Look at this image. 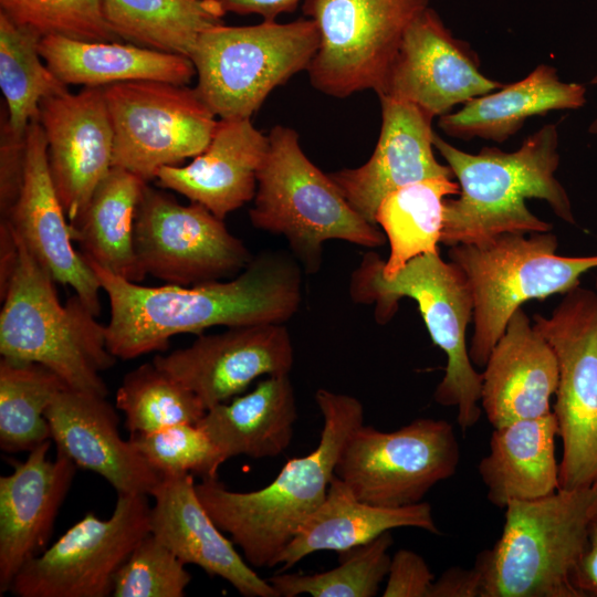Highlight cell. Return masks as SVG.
I'll use <instances>...</instances> for the list:
<instances>
[{
	"label": "cell",
	"instance_id": "obj_16",
	"mask_svg": "<svg viewBox=\"0 0 597 597\" xmlns=\"http://www.w3.org/2000/svg\"><path fill=\"white\" fill-rule=\"evenodd\" d=\"M153 362L191 390L206 410L242 394L261 376L290 374L294 350L283 323L228 327Z\"/></svg>",
	"mask_w": 597,
	"mask_h": 597
},
{
	"label": "cell",
	"instance_id": "obj_28",
	"mask_svg": "<svg viewBox=\"0 0 597 597\" xmlns=\"http://www.w3.org/2000/svg\"><path fill=\"white\" fill-rule=\"evenodd\" d=\"M296 419V399L287 374L266 376L252 391L208 409L197 425L226 462L237 455H280L291 444Z\"/></svg>",
	"mask_w": 597,
	"mask_h": 597
},
{
	"label": "cell",
	"instance_id": "obj_7",
	"mask_svg": "<svg viewBox=\"0 0 597 597\" xmlns=\"http://www.w3.org/2000/svg\"><path fill=\"white\" fill-rule=\"evenodd\" d=\"M258 172L251 223L283 235L307 273L322 263L323 243L343 240L367 248L381 247L385 234L347 202L328 174L304 154L295 129L276 125Z\"/></svg>",
	"mask_w": 597,
	"mask_h": 597
},
{
	"label": "cell",
	"instance_id": "obj_17",
	"mask_svg": "<svg viewBox=\"0 0 597 597\" xmlns=\"http://www.w3.org/2000/svg\"><path fill=\"white\" fill-rule=\"evenodd\" d=\"M502 86L480 72L476 53L428 7L406 30L377 95L412 103L434 118Z\"/></svg>",
	"mask_w": 597,
	"mask_h": 597
},
{
	"label": "cell",
	"instance_id": "obj_20",
	"mask_svg": "<svg viewBox=\"0 0 597 597\" xmlns=\"http://www.w3.org/2000/svg\"><path fill=\"white\" fill-rule=\"evenodd\" d=\"M51 441L11 461L0 476V596L20 568L48 547L55 519L78 469L65 454L49 457Z\"/></svg>",
	"mask_w": 597,
	"mask_h": 597
},
{
	"label": "cell",
	"instance_id": "obj_33",
	"mask_svg": "<svg viewBox=\"0 0 597 597\" xmlns=\"http://www.w3.org/2000/svg\"><path fill=\"white\" fill-rule=\"evenodd\" d=\"M459 191L453 178H431L404 186L381 200L375 219L390 245L388 260L379 258L378 262L385 279L394 277L419 255L439 253L444 201Z\"/></svg>",
	"mask_w": 597,
	"mask_h": 597
},
{
	"label": "cell",
	"instance_id": "obj_4",
	"mask_svg": "<svg viewBox=\"0 0 597 597\" xmlns=\"http://www.w3.org/2000/svg\"><path fill=\"white\" fill-rule=\"evenodd\" d=\"M17 239L18 263L0 295L1 357L41 364L69 388L106 397L101 373L117 360L106 326L75 293L61 304L50 272Z\"/></svg>",
	"mask_w": 597,
	"mask_h": 597
},
{
	"label": "cell",
	"instance_id": "obj_2",
	"mask_svg": "<svg viewBox=\"0 0 597 597\" xmlns=\"http://www.w3.org/2000/svg\"><path fill=\"white\" fill-rule=\"evenodd\" d=\"M315 401L323 418L317 447L289 460L270 484L238 492L218 476L196 483L209 515L252 567L276 566L280 554L325 500L346 439L364 423L363 405L353 396L320 388Z\"/></svg>",
	"mask_w": 597,
	"mask_h": 597
},
{
	"label": "cell",
	"instance_id": "obj_25",
	"mask_svg": "<svg viewBox=\"0 0 597 597\" xmlns=\"http://www.w3.org/2000/svg\"><path fill=\"white\" fill-rule=\"evenodd\" d=\"M269 149V136L251 118L219 119L207 148L186 166L159 170L157 182L224 220L251 201L258 172Z\"/></svg>",
	"mask_w": 597,
	"mask_h": 597
},
{
	"label": "cell",
	"instance_id": "obj_39",
	"mask_svg": "<svg viewBox=\"0 0 597 597\" xmlns=\"http://www.w3.org/2000/svg\"><path fill=\"white\" fill-rule=\"evenodd\" d=\"M145 460L161 475L191 473L201 479L218 476L224 462L208 434L195 423H178L163 429L129 434Z\"/></svg>",
	"mask_w": 597,
	"mask_h": 597
},
{
	"label": "cell",
	"instance_id": "obj_38",
	"mask_svg": "<svg viewBox=\"0 0 597 597\" xmlns=\"http://www.w3.org/2000/svg\"><path fill=\"white\" fill-rule=\"evenodd\" d=\"M0 12L40 39L119 40L103 15L101 0H0Z\"/></svg>",
	"mask_w": 597,
	"mask_h": 597
},
{
	"label": "cell",
	"instance_id": "obj_18",
	"mask_svg": "<svg viewBox=\"0 0 597 597\" xmlns=\"http://www.w3.org/2000/svg\"><path fill=\"white\" fill-rule=\"evenodd\" d=\"M39 123L51 178L71 222L113 168L114 132L103 87L44 98Z\"/></svg>",
	"mask_w": 597,
	"mask_h": 597
},
{
	"label": "cell",
	"instance_id": "obj_45",
	"mask_svg": "<svg viewBox=\"0 0 597 597\" xmlns=\"http://www.w3.org/2000/svg\"><path fill=\"white\" fill-rule=\"evenodd\" d=\"M226 13L241 15L256 14L263 21H275L283 14L294 11L301 0H217Z\"/></svg>",
	"mask_w": 597,
	"mask_h": 597
},
{
	"label": "cell",
	"instance_id": "obj_43",
	"mask_svg": "<svg viewBox=\"0 0 597 597\" xmlns=\"http://www.w3.org/2000/svg\"><path fill=\"white\" fill-rule=\"evenodd\" d=\"M429 597H483L480 572L453 566L434 578Z\"/></svg>",
	"mask_w": 597,
	"mask_h": 597
},
{
	"label": "cell",
	"instance_id": "obj_35",
	"mask_svg": "<svg viewBox=\"0 0 597 597\" xmlns=\"http://www.w3.org/2000/svg\"><path fill=\"white\" fill-rule=\"evenodd\" d=\"M40 40L0 12V87L9 124L20 136L31 122L39 121L44 98L69 90L41 61Z\"/></svg>",
	"mask_w": 597,
	"mask_h": 597
},
{
	"label": "cell",
	"instance_id": "obj_42",
	"mask_svg": "<svg viewBox=\"0 0 597 597\" xmlns=\"http://www.w3.org/2000/svg\"><path fill=\"white\" fill-rule=\"evenodd\" d=\"M425 558L400 548L391 557L384 597H429L434 580Z\"/></svg>",
	"mask_w": 597,
	"mask_h": 597
},
{
	"label": "cell",
	"instance_id": "obj_40",
	"mask_svg": "<svg viewBox=\"0 0 597 597\" xmlns=\"http://www.w3.org/2000/svg\"><path fill=\"white\" fill-rule=\"evenodd\" d=\"M191 575L172 551L145 535L115 575L113 597H184Z\"/></svg>",
	"mask_w": 597,
	"mask_h": 597
},
{
	"label": "cell",
	"instance_id": "obj_27",
	"mask_svg": "<svg viewBox=\"0 0 597 597\" xmlns=\"http://www.w3.org/2000/svg\"><path fill=\"white\" fill-rule=\"evenodd\" d=\"M558 427L553 411L495 427L490 449L478 465L491 504L504 509L513 501H530L559 489L555 454Z\"/></svg>",
	"mask_w": 597,
	"mask_h": 597
},
{
	"label": "cell",
	"instance_id": "obj_41",
	"mask_svg": "<svg viewBox=\"0 0 597 597\" xmlns=\"http://www.w3.org/2000/svg\"><path fill=\"white\" fill-rule=\"evenodd\" d=\"M0 129V213L7 219L13 209L23 185L25 169V135L15 134L1 111Z\"/></svg>",
	"mask_w": 597,
	"mask_h": 597
},
{
	"label": "cell",
	"instance_id": "obj_34",
	"mask_svg": "<svg viewBox=\"0 0 597 597\" xmlns=\"http://www.w3.org/2000/svg\"><path fill=\"white\" fill-rule=\"evenodd\" d=\"M66 384L48 367L1 357L0 449L30 452L52 440L46 409Z\"/></svg>",
	"mask_w": 597,
	"mask_h": 597
},
{
	"label": "cell",
	"instance_id": "obj_31",
	"mask_svg": "<svg viewBox=\"0 0 597 597\" xmlns=\"http://www.w3.org/2000/svg\"><path fill=\"white\" fill-rule=\"evenodd\" d=\"M147 184L128 170L113 167L69 222L73 242L78 243L86 261L136 283L146 276L135 254L134 224Z\"/></svg>",
	"mask_w": 597,
	"mask_h": 597
},
{
	"label": "cell",
	"instance_id": "obj_46",
	"mask_svg": "<svg viewBox=\"0 0 597 597\" xmlns=\"http://www.w3.org/2000/svg\"><path fill=\"white\" fill-rule=\"evenodd\" d=\"M590 83L594 84V85H597V74L591 78ZM588 132L590 134H596L597 135V117L589 125Z\"/></svg>",
	"mask_w": 597,
	"mask_h": 597
},
{
	"label": "cell",
	"instance_id": "obj_11",
	"mask_svg": "<svg viewBox=\"0 0 597 597\" xmlns=\"http://www.w3.org/2000/svg\"><path fill=\"white\" fill-rule=\"evenodd\" d=\"M549 317L534 327L558 363L553 413L562 441L559 489L597 486V297L580 285L563 294Z\"/></svg>",
	"mask_w": 597,
	"mask_h": 597
},
{
	"label": "cell",
	"instance_id": "obj_15",
	"mask_svg": "<svg viewBox=\"0 0 597 597\" xmlns=\"http://www.w3.org/2000/svg\"><path fill=\"white\" fill-rule=\"evenodd\" d=\"M134 249L146 275L180 286L232 276L253 259L223 220L206 207L180 205L148 184L136 210Z\"/></svg>",
	"mask_w": 597,
	"mask_h": 597
},
{
	"label": "cell",
	"instance_id": "obj_22",
	"mask_svg": "<svg viewBox=\"0 0 597 597\" xmlns=\"http://www.w3.org/2000/svg\"><path fill=\"white\" fill-rule=\"evenodd\" d=\"M56 451L78 469L104 478L117 494L150 496L161 480L132 441L123 439L119 419L105 396L65 388L45 412Z\"/></svg>",
	"mask_w": 597,
	"mask_h": 597
},
{
	"label": "cell",
	"instance_id": "obj_14",
	"mask_svg": "<svg viewBox=\"0 0 597 597\" xmlns=\"http://www.w3.org/2000/svg\"><path fill=\"white\" fill-rule=\"evenodd\" d=\"M148 495L117 494L112 515L87 512L13 578L15 597H107L137 543L150 533Z\"/></svg>",
	"mask_w": 597,
	"mask_h": 597
},
{
	"label": "cell",
	"instance_id": "obj_1",
	"mask_svg": "<svg viewBox=\"0 0 597 597\" xmlns=\"http://www.w3.org/2000/svg\"><path fill=\"white\" fill-rule=\"evenodd\" d=\"M86 262L109 301L108 349L123 360L166 350L169 339L179 334L285 323L302 300L300 265L283 252L259 254L230 281L191 286H144Z\"/></svg>",
	"mask_w": 597,
	"mask_h": 597
},
{
	"label": "cell",
	"instance_id": "obj_26",
	"mask_svg": "<svg viewBox=\"0 0 597 597\" xmlns=\"http://www.w3.org/2000/svg\"><path fill=\"white\" fill-rule=\"evenodd\" d=\"M399 527L440 534L428 502L399 507L373 505L357 499L334 475L325 500L280 554L276 566L286 570L313 553L344 552Z\"/></svg>",
	"mask_w": 597,
	"mask_h": 597
},
{
	"label": "cell",
	"instance_id": "obj_21",
	"mask_svg": "<svg viewBox=\"0 0 597 597\" xmlns=\"http://www.w3.org/2000/svg\"><path fill=\"white\" fill-rule=\"evenodd\" d=\"M25 169L20 196L7 219L15 235L50 272L69 285L98 316L101 285L83 255L73 248L70 223L48 166L46 139L39 121L25 133Z\"/></svg>",
	"mask_w": 597,
	"mask_h": 597
},
{
	"label": "cell",
	"instance_id": "obj_47",
	"mask_svg": "<svg viewBox=\"0 0 597 597\" xmlns=\"http://www.w3.org/2000/svg\"><path fill=\"white\" fill-rule=\"evenodd\" d=\"M595 294H596V297H597V279H596V283H595Z\"/></svg>",
	"mask_w": 597,
	"mask_h": 597
},
{
	"label": "cell",
	"instance_id": "obj_29",
	"mask_svg": "<svg viewBox=\"0 0 597 597\" xmlns=\"http://www.w3.org/2000/svg\"><path fill=\"white\" fill-rule=\"evenodd\" d=\"M586 87L559 80L557 70L537 65L527 76L463 103L461 109L439 117L449 136L502 143L515 135L525 121L552 111L577 109L586 104Z\"/></svg>",
	"mask_w": 597,
	"mask_h": 597
},
{
	"label": "cell",
	"instance_id": "obj_19",
	"mask_svg": "<svg viewBox=\"0 0 597 597\" xmlns=\"http://www.w3.org/2000/svg\"><path fill=\"white\" fill-rule=\"evenodd\" d=\"M381 127L370 158L362 166L329 172L352 208L371 224L391 191L431 178H454L433 153V117L417 105L381 95Z\"/></svg>",
	"mask_w": 597,
	"mask_h": 597
},
{
	"label": "cell",
	"instance_id": "obj_44",
	"mask_svg": "<svg viewBox=\"0 0 597 597\" xmlns=\"http://www.w3.org/2000/svg\"><path fill=\"white\" fill-rule=\"evenodd\" d=\"M582 597H597V506L589 520L584 551L574 573Z\"/></svg>",
	"mask_w": 597,
	"mask_h": 597
},
{
	"label": "cell",
	"instance_id": "obj_37",
	"mask_svg": "<svg viewBox=\"0 0 597 597\" xmlns=\"http://www.w3.org/2000/svg\"><path fill=\"white\" fill-rule=\"evenodd\" d=\"M394 543L390 532L339 552L338 566L314 574H276L268 580L280 597H374L387 577Z\"/></svg>",
	"mask_w": 597,
	"mask_h": 597
},
{
	"label": "cell",
	"instance_id": "obj_32",
	"mask_svg": "<svg viewBox=\"0 0 597 597\" xmlns=\"http://www.w3.org/2000/svg\"><path fill=\"white\" fill-rule=\"evenodd\" d=\"M101 7L122 42L188 57L227 14L217 0H101Z\"/></svg>",
	"mask_w": 597,
	"mask_h": 597
},
{
	"label": "cell",
	"instance_id": "obj_9",
	"mask_svg": "<svg viewBox=\"0 0 597 597\" xmlns=\"http://www.w3.org/2000/svg\"><path fill=\"white\" fill-rule=\"evenodd\" d=\"M320 41L310 18L213 27L189 55L198 78L195 88L220 119L251 118L275 87L307 70Z\"/></svg>",
	"mask_w": 597,
	"mask_h": 597
},
{
	"label": "cell",
	"instance_id": "obj_24",
	"mask_svg": "<svg viewBox=\"0 0 597 597\" xmlns=\"http://www.w3.org/2000/svg\"><path fill=\"white\" fill-rule=\"evenodd\" d=\"M484 368L481 408L493 428L552 411L557 358L522 308L509 320Z\"/></svg>",
	"mask_w": 597,
	"mask_h": 597
},
{
	"label": "cell",
	"instance_id": "obj_12",
	"mask_svg": "<svg viewBox=\"0 0 597 597\" xmlns=\"http://www.w3.org/2000/svg\"><path fill=\"white\" fill-rule=\"evenodd\" d=\"M460 455L454 428L446 420L418 418L389 432L363 423L346 439L335 475L363 502L407 506L451 478Z\"/></svg>",
	"mask_w": 597,
	"mask_h": 597
},
{
	"label": "cell",
	"instance_id": "obj_3",
	"mask_svg": "<svg viewBox=\"0 0 597 597\" xmlns=\"http://www.w3.org/2000/svg\"><path fill=\"white\" fill-rule=\"evenodd\" d=\"M433 147L460 187L458 198L444 201L440 243L451 248L502 233L551 231L552 224L527 208L525 200L530 198L546 201L559 219L575 223L569 197L555 177L559 165L556 125L543 126L512 153L496 147L465 153L436 132Z\"/></svg>",
	"mask_w": 597,
	"mask_h": 597
},
{
	"label": "cell",
	"instance_id": "obj_36",
	"mask_svg": "<svg viewBox=\"0 0 597 597\" xmlns=\"http://www.w3.org/2000/svg\"><path fill=\"white\" fill-rule=\"evenodd\" d=\"M116 408L129 434L178 423L197 425L206 413L199 398L153 360L127 373L116 391Z\"/></svg>",
	"mask_w": 597,
	"mask_h": 597
},
{
	"label": "cell",
	"instance_id": "obj_10",
	"mask_svg": "<svg viewBox=\"0 0 597 597\" xmlns=\"http://www.w3.org/2000/svg\"><path fill=\"white\" fill-rule=\"evenodd\" d=\"M430 0H304L320 31L307 73L314 88L344 98L378 94L410 23Z\"/></svg>",
	"mask_w": 597,
	"mask_h": 597
},
{
	"label": "cell",
	"instance_id": "obj_30",
	"mask_svg": "<svg viewBox=\"0 0 597 597\" xmlns=\"http://www.w3.org/2000/svg\"><path fill=\"white\" fill-rule=\"evenodd\" d=\"M42 60L65 85L104 87L129 81H160L187 85L196 75L185 55L155 51L126 42H90L62 36L40 40Z\"/></svg>",
	"mask_w": 597,
	"mask_h": 597
},
{
	"label": "cell",
	"instance_id": "obj_5",
	"mask_svg": "<svg viewBox=\"0 0 597 597\" xmlns=\"http://www.w3.org/2000/svg\"><path fill=\"white\" fill-rule=\"evenodd\" d=\"M379 256L367 253L350 279L349 292L358 303L375 304V317L387 323L402 297L418 304L429 335L447 356L443 378L433 399L457 409V423L464 432L481 418L482 373L474 368L467 346V327L473 320L470 283L459 265L439 253L410 260L394 277L379 272Z\"/></svg>",
	"mask_w": 597,
	"mask_h": 597
},
{
	"label": "cell",
	"instance_id": "obj_13",
	"mask_svg": "<svg viewBox=\"0 0 597 597\" xmlns=\"http://www.w3.org/2000/svg\"><path fill=\"white\" fill-rule=\"evenodd\" d=\"M114 132L113 167L146 182L209 145L218 121L196 88L160 81L103 87Z\"/></svg>",
	"mask_w": 597,
	"mask_h": 597
},
{
	"label": "cell",
	"instance_id": "obj_6",
	"mask_svg": "<svg viewBox=\"0 0 597 597\" xmlns=\"http://www.w3.org/2000/svg\"><path fill=\"white\" fill-rule=\"evenodd\" d=\"M596 506L597 486L509 503L501 536L475 559L483 597H582L574 573Z\"/></svg>",
	"mask_w": 597,
	"mask_h": 597
},
{
	"label": "cell",
	"instance_id": "obj_23",
	"mask_svg": "<svg viewBox=\"0 0 597 597\" xmlns=\"http://www.w3.org/2000/svg\"><path fill=\"white\" fill-rule=\"evenodd\" d=\"M150 496V533L184 564L227 580L244 597H280L217 526L198 498L193 474H163Z\"/></svg>",
	"mask_w": 597,
	"mask_h": 597
},
{
	"label": "cell",
	"instance_id": "obj_8",
	"mask_svg": "<svg viewBox=\"0 0 597 597\" xmlns=\"http://www.w3.org/2000/svg\"><path fill=\"white\" fill-rule=\"evenodd\" d=\"M502 233L485 241L451 247L448 254L464 272L473 294L474 331L469 355L484 367L513 313L531 300L565 294L597 269V254H557L548 232Z\"/></svg>",
	"mask_w": 597,
	"mask_h": 597
}]
</instances>
